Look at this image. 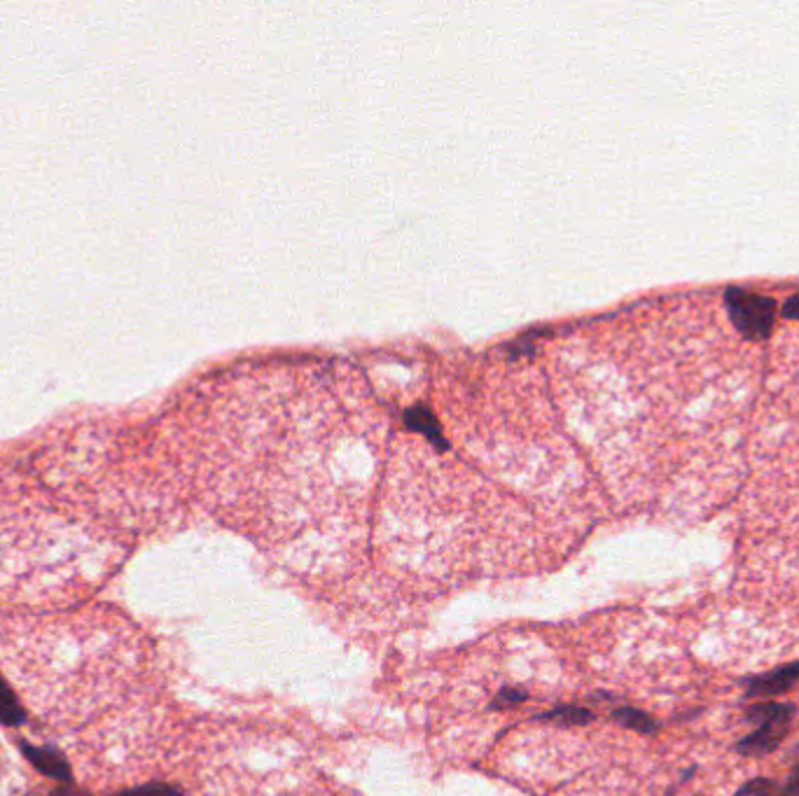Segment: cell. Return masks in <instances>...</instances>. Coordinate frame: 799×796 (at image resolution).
<instances>
[{
    "instance_id": "obj_1",
    "label": "cell",
    "mask_w": 799,
    "mask_h": 796,
    "mask_svg": "<svg viewBox=\"0 0 799 796\" xmlns=\"http://www.w3.org/2000/svg\"><path fill=\"white\" fill-rule=\"evenodd\" d=\"M748 722L756 724V732L746 736L737 749L746 757H762L773 753L788 736L795 708L790 703H758L748 708Z\"/></svg>"
},
{
    "instance_id": "obj_2",
    "label": "cell",
    "mask_w": 799,
    "mask_h": 796,
    "mask_svg": "<svg viewBox=\"0 0 799 796\" xmlns=\"http://www.w3.org/2000/svg\"><path fill=\"white\" fill-rule=\"evenodd\" d=\"M725 304L737 330L748 339H765L773 330L776 302L762 294L741 288H729L725 292Z\"/></svg>"
},
{
    "instance_id": "obj_3",
    "label": "cell",
    "mask_w": 799,
    "mask_h": 796,
    "mask_svg": "<svg viewBox=\"0 0 799 796\" xmlns=\"http://www.w3.org/2000/svg\"><path fill=\"white\" fill-rule=\"evenodd\" d=\"M799 679V662L776 668L771 673L758 675L746 679V696L748 698H767V696H779L795 687Z\"/></svg>"
},
{
    "instance_id": "obj_4",
    "label": "cell",
    "mask_w": 799,
    "mask_h": 796,
    "mask_svg": "<svg viewBox=\"0 0 799 796\" xmlns=\"http://www.w3.org/2000/svg\"><path fill=\"white\" fill-rule=\"evenodd\" d=\"M24 749L27 759L48 778L61 780V783H71V764H68L59 753L54 749H44V747H36V745H21Z\"/></svg>"
},
{
    "instance_id": "obj_5",
    "label": "cell",
    "mask_w": 799,
    "mask_h": 796,
    "mask_svg": "<svg viewBox=\"0 0 799 796\" xmlns=\"http://www.w3.org/2000/svg\"><path fill=\"white\" fill-rule=\"evenodd\" d=\"M538 719L557 722L563 726H585L593 719V713L589 708H582V705H559V708L550 713H542Z\"/></svg>"
},
{
    "instance_id": "obj_6",
    "label": "cell",
    "mask_w": 799,
    "mask_h": 796,
    "mask_svg": "<svg viewBox=\"0 0 799 796\" xmlns=\"http://www.w3.org/2000/svg\"><path fill=\"white\" fill-rule=\"evenodd\" d=\"M24 717H27L24 708H21V703L17 701L6 677L0 675V722H3L6 726H17L24 722Z\"/></svg>"
},
{
    "instance_id": "obj_7",
    "label": "cell",
    "mask_w": 799,
    "mask_h": 796,
    "mask_svg": "<svg viewBox=\"0 0 799 796\" xmlns=\"http://www.w3.org/2000/svg\"><path fill=\"white\" fill-rule=\"evenodd\" d=\"M612 719L618 724H622V726H627V729L638 732V734H655L657 732V722L650 715H646L643 711L627 708V705H625V708L615 711Z\"/></svg>"
},
{
    "instance_id": "obj_8",
    "label": "cell",
    "mask_w": 799,
    "mask_h": 796,
    "mask_svg": "<svg viewBox=\"0 0 799 796\" xmlns=\"http://www.w3.org/2000/svg\"><path fill=\"white\" fill-rule=\"evenodd\" d=\"M112 796H182V792L171 785H164V783H150V785L133 787V789H124V792L112 794Z\"/></svg>"
},
{
    "instance_id": "obj_9",
    "label": "cell",
    "mask_w": 799,
    "mask_h": 796,
    "mask_svg": "<svg viewBox=\"0 0 799 796\" xmlns=\"http://www.w3.org/2000/svg\"><path fill=\"white\" fill-rule=\"evenodd\" d=\"M735 796H776V785L765 778H756L746 783Z\"/></svg>"
},
{
    "instance_id": "obj_10",
    "label": "cell",
    "mask_w": 799,
    "mask_h": 796,
    "mask_svg": "<svg viewBox=\"0 0 799 796\" xmlns=\"http://www.w3.org/2000/svg\"><path fill=\"white\" fill-rule=\"evenodd\" d=\"M521 701H527V692L523 689H515V687H506L500 692L493 701V711H506L512 708V705H519Z\"/></svg>"
},
{
    "instance_id": "obj_11",
    "label": "cell",
    "mask_w": 799,
    "mask_h": 796,
    "mask_svg": "<svg viewBox=\"0 0 799 796\" xmlns=\"http://www.w3.org/2000/svg\"><path fill=\"white\" fill-rule=\"evenodd\" d=\"M779 796H799V766L792 770V776H790L786 789Z\"/></svg>"
},
{
    "instance_id": "obj_12",
    "label": "cell",
    "mask_w": 799,
    "mask_h": 796,
    "mask_svg": "<svg viewBox=\"0 0 799 796\" xmlns=\"http://www.w3.org/2000/svg\"><path fill=\"white\" fill-rule=\"evenodd\" d=\"M783 313H786V318H792V321H799V294H795V298L788 300V304L783 306Z\"/></svg>"
},
{
    "instance_id": "obj_13",
    "label": "cell",
    "mask_w": 799,
    "mask_h": 796,
    "mask_svg": "<svg viewBox=\"0 0 799 796\" xmlns=\"http://www.w3.org/2000/svg\"><path fill=\"white\" fill-rule=\"evenodd\" d=\"M52 796H87V794H82V792H78V789H73V787H59L57 792H52Z\"/></svg>"
}]
</instances>
